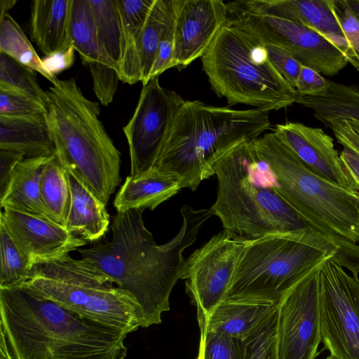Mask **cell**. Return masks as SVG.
I'll return each mask as SVG.
<instances>
[{
  "label": "cell",
  "instance_id": "obj_1",
  "mask_svg": "<svg viewBox=\"0 0 359 359\" xmlns=\"http://www.w3.org/2000/svg\"><path fill=\"white\" fill-rule=\"evenodd\" d=\"M143 210L117 212L112 217V239L91 248L78 249L84 259L118 287L130 293L140 306L142 327L161 323L169 311L171 291L181 279L185 259L184 250L196 239L202 224L213 212L181 209L182 225L170 241L157 245L142 219Z\"/></svg>",
  "mask_w": 359,
  "mask_h": 359
},
{
  "label": "cell",
  "instance_id": "obj_2",
  "mask_svg": "<svg viewBox=\"0 0 359 359\" xmlns=\"http://www.w3.org/2000/svg\"><path fill=\"white\" fill-rule=\"evenodd\" d=\"M0 330L13 359H124L127 332L20 287L0 288Z\"/></svg>",
  "mask_w": 359,
  "mask_h": 359
},
{
  "label": "cell",
  "instance_id": "obj_3",
  "mask_svg": "<svg viewBox=\"0 0 359 359\" xmlns=\"http://www.w3.org/2000/svg\"><path fill=\"white\" fill-rule=\"evenodd\" d=\"M332 257L352 275L359 273V245L309 226L248 239L226 299L278 304L296 284Z\"/></svg>",
  "mask_w": 359,
  "mask_h": 359
},
{
  "label": "cell",
  "instance_id": "obj_4",
  "mask_svg": "<svg viewBox=\"0 0 359 359\" xmlns=\"http://www.w3.org/2000/svg\"><path fill=\"white\" fill-rule=\"evenodd\" d=\"M270 127L268 113L255 108L235 109L184 100L174 116L158 159L143 174L167 175L182 188L195 191L203 180L215 175L218 160Z\"/></svg>",
  "mask_w": 359,
  "mask_h": 359
},
{
  "label": "cell",
  "instance_id": "obj_5",
  "mask_svg": "<svg viewBox=\"0 0 359 359\" xmlns=\"http://www.w3.org/2000/svg\"><path fill=\"white\" fill-rule=\"evenodd\" d=\"M46 93L56 159L107 205L121 182V161L99 119V103L83 94L74 78L60 80Z\"/></svg>",
  "mask_w": 359,
  "mask_h": 359
},
{
  "label": "cell",
  "instance_id": "obj_6",
  "mask_svg": "<svg viewBox=\"0 0 359 359\" xmlns=\"http://www.w3.org/2000/svg\"><path fill=\"white\" fill-rule=\"evenodd\" d=\"M213 169L217 194L211 209L224 229L252 239L308 226L276 191L253 140L238 144Z\"/></svg>",
  "mask_w": 359,
  "mask_h": 359
},
{
  "label": "cell",
  "instance_id": "obj_7",
  "mask_svg": "<svg viewBox=\"0 0 359 359\" xmlns=\"http://www.w3.org/2000/svg\"><path fill=\"white\" fill-rule=\"evenodd\" d=\"M276 189L309 227L337 239L359 241V191L311 171L276 134L253 140Z\"/></svg>",
  "mask_w": 359,
  "mask_h": 359
},
{
  "label": "cell",
  "instance_id": "obj_8",
  "mask_svg": "<svg viewBox=\"0 0 359 359\" xmlns=\"http://www.w3.org/2000/svg\"><path fill=\"white\" fill-rule=\"evenodd\" d=\"M201 58L212 90L229 105L268 113L297 102L296 89L273 67L264 43L229 20Z\"/></svg>",
  "mask_w": 359,
  "mask_h": 359
},
{
  "label": "cell",
  "instance_id": "obj_9",
  "mask_svg": "<svg viewBox=\"0 0 359 359\" xmlns=\"http://www.w3.org/2000/svg\"><path fill=\"white\" fill-rule=\"evenodd\" d=\"M21 287L81 316L128 334L143 325L142 309L128 292L83 259L69 254L34 266Z\"/></svg>",
  "mask_w": 359,
  "mask_h": 359
},
{
  "label": "cell",
  "instance_id": "obj_10",
  "mask_svg": "<svg viewBox=\"0 0 359 359\" xmlns=\"http://www.w3.org/2000/svg\"><path fill=\"white\" fill-rule=\"evenodd\" d=\"M319 318L322 341L338 359H359V279L335 257L319 269Z\"/></svg>",
  "mask_w": 359,
  "mask_h": 359
},
{
  "label": "cell",
  "instance_id": "obj_11",
  "mask_svg": "<svg viewBox=\"0 0 359 359\" xmlns=\"http://www.w3.org/2000/svg\"><path fill=\"white\" fill-rule=\"evenodd\" d=\"M248 239L224 229L185 259L181 279L196 307L198 326L226 299Z\"/></svg>",
  "mask_w": 359,
  "mask_h": 359
},
{
  "label": "cell",
  "instance_id": "obj_12",
  "mask_svg": "<svg viewBox=\"0 0 359 359\" xmlns=\"http://www.w3.org/2000/svg\"><path fill=\"white\" fill-rule=\"evenodd\" d=\"M227 6L229 20L263 42L286 48L302 66L332 76L348 63L341 49L310 28L262 13Z\"/></svg>",
  "mask_w": 359,
  "mask_h": 359
},
{
  "label": "cell",
  "instance_id": "obj_13",
  "mask_svg": "<svg viewBox=\"0 0 359 359\" xmlns=\"http://www.w3.org/2000/svg\"><path fill=\"white\" fill-rule=\"evenodd\" d=\"M184 101L176 92L163 88L158 76L143 86L133 115L123 128L129 146L130 175L146 173L152 168Z\"/></svg>",
  "mask_w": 359,
  "mask_h": 359
},
{
  "label": "cell",
  "instance_id": "obj_14",
  "mask_svg": "<svg viewBox=\"0 0 359 359\" xmlns=\"http://www.w3.org/2000/svg\"><path fill=\"white\" fill-rule=\"evenodd\" d=\"M320 265L290 290L278 304V359L316 358L322 340L319 318Z\"/></svg>",
  "mask_w": 359,
  "mask_h": 359
},
{
  "label": "cell",
  "instance_id": "obj_15",
  "mask_svg": "<svg viewBox=\"0 0 359 359\" xmlns=\"http://www.w3.org/2000/svg\"><path fill=\"white\" fill-rule=\"evenodd\" d=\"M0 222L33 266L62 257L87 243L55 221L10 207L2 208Z\"/></svg>",
  "mask_w": 359,
  "mask_h": 359
},
{
  "label": "cell",
  "instance_id": "obj_16",
  "mask_svg": "<svg viewBox=\"0 0 359 359\" xmlns=\"http://www.w3.org/2000/svg\"><path fill=\"white\" fill-rule=\"evenodd\" d=\"M229 18L221 0H180L175 23L174 67H185L205 53Z\"/></svg>",
  "mask_w": 359,
  "mask_h": 359
},
{
  "label": "cell",
  "instance_id": "obj_17",
  "mask_svg": "<svg viewBox=\"0 0 359 359\" xmlns=\"http://www.w3.org/2000/svg\"><path fill=\"white\" fill-rule=\"evenodd\" d=\"M273 132L311 171L341 187L355 189L333 139L321 128L287 122L276 124Z\"/></svg>",
  "mask_w": 359,
  "mask_h": 359
},
{
  "label": "cell",
  "instance_id": "obj_18",
  "mask_svg": "<svg viewBox=\"0 0 359 359\" xmlns=\"http://www.w3.org/2000/svg\"><path fill=\"white\" fill-rule=\"evenodd\" d=\"M231 7L283 18L310 28L333 42L346 55H351L337 18L334 0H240Z\"/></svg>",
  "mask_w": 359,
  "mask_h": 359
},
{
  "label": "cell",
  "instance_id": "obj_19",
  "mask_svg": "<svg viewBox=\"0 0 359 359\" xmlns=\"http://www.w3.org/2000/svg\"><path fill=\"white\" fill-rule=\"evenodd\" d=\"M277 306L278 304L264 300L226 299L211 311L199 328L244 340Z\"/></svg>",
  "mask_w": 359,
  "mask_h": 359
},
{
  "label": "cell",
  "instance_id": "obj_20",
  "mask_svg": "<svg viewBox=\"0 0 359 359\" xmlns=\"http://www.w3.org/2000/svg\"><path fill=\"white\" fill-rule=\"evenodd\" d=\"M67 172L71 204L65 227L86 241H96L109 229L110 219L107 205L76 175Z\"/></svg>",
  "mask_w": 359,
  "mask_h": 359
},
{
  "label": "cell",
  "instance_id": "obj_21",
  "mask_svg": "<svg viewBox=\"0 0 359 359\" xmlns=\"http://www.w3.org/2000/svg\"><path fill=\"white\" fill-rule=\"evenodd\" d=\"M55 155L25 158L14 168L4 194L1 208L10 207L53 220L40 194V180L44 165Z\"/></svg>",
  "mask_w": 359,
  "mask_h": 359
},
{
  "label": "cell",
  "instance_id": "obj_22",
  "mask_svg": "<svg viewBox=\"0 0 359 359\" xmlns=\"http://www.w3.org/2000/svg\"><path fill=\"white\" fill-rule=\"evenodd\" d=\"M0 149L21 153L25 158L55 155L47 115L42 117L0 115Z\"/></svg>",
  "mask_w": 359,
  "mask_h": 359
},
{
  "label": "cell",
  "instance_id": "obj_23",
  "mask_svg": "<svg viewBox=\"0 0 359 359\" xmlns=\"http://www.w3.org/2000/svg\"><path fill=\"white\" fill-rule=\"evenodd\" d=\"M71 0H35L31 5L30 36L44 55L72 46L69 34Z\"/></svg>",
  "mask_w": 359,
  "mask_h": 359
},
{
  "label": "cell",
  "instance_id": "obj_24",
  "mask_svg": "<svg viewBox=\"0 0 359 359\" xmlns=\"http://www.w3.org/2000/svg\"><path fill=\"white\" fill-rule=\"evenodd\" d=\"M181 189L177 180L162 174L130 175L116 194L114 206L117 212L146 208L154 210L178 194Z\"/></svg>",
  "mask_w": 359,
  "mask_h": 359
},
{
  "label": "cell",
  "instance_id": "obj_25",
  "mask_svg": "<svg viewBox=\"0 0 359 359\" xmlns=\"http://www.w3.org/2000/svg\"><path fill=\"white\" fill-rule=\"evenodd\" d=\"M123 27L120 80L128 84L141 81L138 55L143 27L155 0H116Z\"/></svg>",
  "mask_w": 359,
  "mask_h": 359
},
{
  "label": "cell",
  "instance_id": "obj_26",
  "mask_svg": "<svg viewBox=\"0 0 359 359\" xmlns=\"http://www.w3.org/2000/svg\"><path fill=\"white\" fill-rule=\"evenodd\" d=\"M297 104L311 109L325 126L332 119L359 121V88L328 80L325 91L316 95H299Z\"/></svg>",
  "mask_w": 359,
  "mask_h": 359
},
{
  "label": "cell",
  "instance_id": "obj_27",
  "mask_svg": "<svg viewBox=\"0 0 359 359\" xmlns=\"http://www.w3.org/2000/svg\"><path fill=\"white\" fill-rule=\"evenodd\" d=\"M100 50L119 73L122 59L123 27L116 0H89Z\"/></svg>",
  "mask_w": 359,
  "mask_h": 359
},
{
  "label": "cell",
  "instance_id": "obj_28",
  "mask_svg": "<svg viewBox=\"0 0 359 359\" xmlns=\"http://www.w3.org/2000/svg\"><path fill=\"white\" fill-rule=\"evenodd\" d=\"M69 34L83 64L100 62L111 67L100 50L89 0H71Z\"/></svg>",
  "mask_w": 359,
  "mask_h": 359
},
{
  "label": "cell",
  "instance_id": "obj_29",
  "mask_svg": "<svg viewBox=\"0 0 359 359\" xmlns=\"http://www.w3.org/2000/svg\"><path fill=\"white\" fill-rule=\"evenodd\" d=\"M177 4L178 0H155L147 18L138 47L141 82L143 86L150 80L163 30Z\"/></svg>",
  "mask_w": 359,
  "mask_h": 359
},
{
  "label": "cell",
  "instance_id": "obj_30",
  "mask_svg": "<svg viewBox=\"0 0 359 359\" xmlns=\"http://www.w3.org/2000/svg\"><path fill=\"white\" fill-rule=\"evenodd\" d=\"M41 200L53 219L65 226L71 204L68 172L56 159L43 167L40 180Z\"/></svg>",
  "mask_w": 359,
  "mask_h": 359
},
{
  "label": "cell",
  "instance_id": "obj_31",
  "mask_svg": "<svg viewBox=\"0 0 359 359\" xmlns=\"http://www.w3.org/2000/svg\"><path fill=\"white\" fill-rule=\"evenodd\" d=\"M0 53L39 73L52 85L57 84L60 81L45 70L41 58L36 53L24 31L8 13L0 18Z\"/></svg>",
  "mask_w": 359,
  "mask_h": 359
},
{
  "label": "cell",
  "instance_id": "obj_32",
  "mask_svg": "<svg viewBox=\"0 0 359 359\" xmlns=\"http://www.w3.org/2000/svg\"><path fill=\"white\" fill-rule=\"evenodd\" d=\"M0 288L21 287L29 278L34 266L21 252L0 222Z\"/></svg>",
  "mask_w": 359,
  "mask_h": 359
},
{
  "label": "cell",
  "instance_id": "obj_33",
  "mask_svg": "<svg viewBox=\"0 0 359 359\" xmlns=\"http://www.w3.org/2000/svg\"><path fill=\"white\" fill-rule=\"evenodd\" d=\"M34 72L0 53V91L25 95L46 104V93L38 83Z\"/></svg>",
  "mask_w": 359,
  "mask_h": 359
},
{
  "label": "cell",
  "instance_id": "obj_34",
  "mask_svg": "<svg viewBox=\"0 0 359 359\" xmlns=\"http://www.w3.org/2000/svg\"><path fill=\"white\" fill-rule=\"evenodd\" d=\"M278 306L245 339L243 359H278Z\"/></svg>",
  "mask_w": 359,
  "mask_h": 359
},
{
  "label": "cell",
  "instance_id": "obj_35",
  "mask_svg": "<svg viewBox=\"0 0 359 359\" xmlns=\"http://www.w3.org/2000/svg\"><path fill=\"white\" fill-rule=\"evenodd\" d=\"M243 340L227 334L200 330L196 359H243Z\"/></svg>",
  "mask_w": 359,
  "mask_h": 359
},
{
  "label": "cell",
  "instance_id": "obj_36",
  "mask_svg": "<svg viewBox=\"0 0 359 359\" xmlns=\"http://www.w3.org/2000/svg\"><path fill=\"white\" fill-rule=\"evenodd\" d=\"M0 115L42 117L47 115L46 104L22 94L0 91Z\"/></svg>",
  "mask_w": 359,
  "mask_h": 359
},
{
  "label": "cell",
  "instance_id": "obj_37",
  "mask_svg": "<svg viewBox=\"0 0 359 359\" xmlns=\"http://www.w3.org/2000/svg\"><path fill=\"white\" fill-rule=\"evenodd\" d=\"M92 79L93 91L103 106H108L116 92L120 80L118 72L100 62L88 64Z\"/></svg>",
  "mask_w": 359,
  "mask_h": 359
},
{
  "label": "cell",
  "instance_id": "obj_38",
  "mask_svg": "<svg viewBox=\"0 0 359 359\" xmlns=\"http://www.w3.org/2000/svg\"><path fill=\"white\" fill-rule=\"evenodd\" d=\"M334 1L337 18L351 51L350 64L359 72V20L346 0Z\"/></svg>",
  "mask_w": 359,
  "mask_h": 359
},
{
  "label": "cell",
  "instance_id": "obj_39",
  "mask_svg": "<svg viewBox=\"0 0 359 359\" xmlns=\"http://www.w3.org/2000/svg\"><path fill=\"white\" fill-rule=\"evenodd\" d=\"M180 2L178 0L177 6L163 30L150 79L159 76L165 70L174 67L175 23Z\"/></svg>",
  "mask_w": 359,
  "mask_h": 359
},
{
  "label": "cell",
  "instance_id": "obj_40",
  "mask_svg": "<svg viewBox=\"0 0 359 359\" xmlns=\"http://www.w3.org/2000/svg\"><path fill=\"white\" fill-rule=\"evenodd\" d=\"M263 43L273 67L295 88L302 65L286 48L278 45Z\"/></svg>",
  "mask_w": 359,
  "mask_h": 359
},
{
  "label": "cell",
  "instance_id": "obj_41",
  "mask_svg": "<svg viewBox=\"0 0 359 359\" xmlns=\"http://www.w3.org/2000/svg\"><path fill=\"white\" fill-rule=\"evenodd\" d=\"M327 86L328 79L315 70L302 66L295 89L300 96L316 95L325 91Z\"/></svg>",
  "mask_w": 359,
  "mask_h": 359
},
{
  "label": "cell",
  "instance_id": "obj_42",
  "mask_svg": "<svg viewBox=\"0 0 359 359\" xmlns=\"http://www.w3.org/2000/svg\"><path fill=\"white\" fill-rule=\"evenodd\" d=\"M75 49L70 46L66 49L44 55L41 58L45 70L51 76H56L70 68L75 60Z\"/></svg>",
  "mask_w": 359,
  "mask_h": 359
},
{
  "label": "cell",
  "instance_id": "obj_43",
  "mask_svg": "<svg viewBox=\"0 0 359 359\" xmlns=\"http://www.w3.org/2000/svg\"><path fill=\"white\" fill-rule=\"evenodd\" d=\"M24 158L21 153L0 149V196L5 191L16 165Z\"/></svg>",
  "mask_w": 359,
  "mask_h": 359
},
{
  "label": "cell",
  "instance_id": "obj_44",
  "mask_svg": "<svg viewBox=\"0 0 359 359\" xmlns=\"http://www.w3.org/2000/svg\"><path fill=\"white\" fill-rule=\"evenodd\" d=\"M339 156L347 175L354 184L355 189L359 191V154L344 147Z\"/></svg>",
  "mask_w": 359,
  "mask_h": 359
},
{
  "label": "cell",
  "instance_id": "obj_45",
  "mask_svg": "<svg viewBox=\"0 0 359 359\" xmlns=\"http://www.w3.org/2000/svg\"><path fill=\"white\" fill-rule=\"evenodd\" d=\"M0 359H13L6 336L0 330Z\"/></svg>",
  "mask_w": 359,
  "mask_h": 359
},
{
  "label": "cell",
  "instance_id": "obj_46",
  "mask_svg": "<svg viewBox=\"0 0 359 359\" xmlns=\"http://www.w3.org/2000/svg\"><path fill=\"white\" fill-rule=\"evenodd\" d=\"M17 3L16 0H0V18Z\"/></svg>",
  "mask_w": 359,
  "mask_h": 359
},
{
  "label": "cell",
  "instance_id": "obj_47",
  "mask_svg": "<svg viewBox=\"0 0 359 359\" xmlns=\"http://www.w3.org/2000/svg\"><path fill=\"white\" fill-rule=\"evenodd\" d=\"M348 6L359 20V0H346Z\"/></svg>",
  "mask_w": 359,
  "mask_h": 359
},
{
  "label": "cell",
  "instance_id": "obj_48",
  "mask_svg": "<svg viewBox=\"0 0 359 359\" xmlns=\"http://www.w3.org/2000/svg\"><path fill=\"white\" fill-rule=\"evenodd\" d=\"M325 359H338V358H337L336 357L330 355L328 357H327Z\"/></svg>",
  "mask_w": 359,
  "mask_h": 359
}]
</instances>
